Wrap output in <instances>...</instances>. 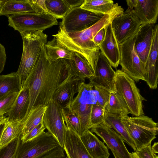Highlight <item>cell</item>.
Instances as JSON below:
<instances>
[{"label": "cell", "instance_id": "35", "mask_svg": "<svg viewBox=\"0 0 158 158\" xmlns=\"http://www.w3.org/2000/svg\"><path fill=\"white\" fill-rule=\"evenodd\" d=\"M19 92L11 93L0 98V115H4L11 110Z\"/></svg>", "mask_w": 158, "mask_h": 158}, {"label": "cell", "instance_id": "20", "mask_svg": "<svg viewBox=\"0 0 158 158\" xmlns=\"http://www.w3.org/2000/svg\"><path fill=\"white\" fill-rule=\"evenodd\" d=\"M63 148L68 158H93L87 152L80 136L67 126Z\"/></svg>", "mask_w": 158, "mask_h": 158}, {"label": "cell", "instance_id": "33", "mask_svg": "<svg viewBox=\"0 0 158 158\" xmlns=\"http://www.w3.org/2000/svg\"><path fill=\"white\" fill-rule=\"evenodd\" d=\"M61 109L64 119L67 127L72 129L80 137L81 125L78 116L67 108L62 107Z\"/></svg>", "mask_w": 158, "mask_h": 158}, {"label": "cell", "instance_id": "23", "mask_svg": "<svg viewBox=\"0 0 158 158\" xmlns=\"http://www.w3.org/2000/svg\"><path fill=\"white\" fill-rule=\"evenodd\" d=\"M91 12L103 15H111L116 12L124 11L118 3L111 0H84L79 6Z\"/></svg>", "mask_w": 158, "mask_h": 158}, {"label": "cell", "instance_id": "40", "mask_svg": "<svg viewBox=\"0 0 158 158\" xmlns=\"http://www.w3.org/2000/svg\"><path fill=\"white\" fill-rule=\"evenodd\" d=\"M29 1L36 13L49 14L46 6L45 0H29Z\"/></svg>", "mask_w": 158, "mask_h": 158}, {"label": "cell", "instance_id": "28", "mask_svg": "<svg viewBox=\"0 0 158 158\" xmlns=\"http://www.w3.org/2000/svg\"><path fill=\"white\" fill-rule=\"evenodd\" d=\"M47 106L39 105L33 107L29 113L22 131L21 139L23 138L32 130L43 122V118Z\"/></svg>", "mask_w": 158, "mask_h": 158}, {"label": "cell", "instance_id": "1", "mask_svg": "<svg viewBox=\"0 0 158 158\" xmlns=\"http://www.w3.org/2000/svg\"><path fill=\"white\" fill-rule=\"evenodd\" d=\"M69 66L68 60L64 59L50 62L44 45L42 47L40 56L22 87L27 88L29 93V105L24 122L33 107L47 106L57 87L66 77Z\"/></svg>", "mask_w": 158, "mask_h": 158}, {"label": "cell", "instance_id": "44", "mask_svg": "<svg viewBox=\"0 0 158 158\" xmlns=\"http://www.w3.org/2000/svg\"><path fill=\"white\" fill-rule=\"evenodd\" d=\"M84 1V0H64L70 10L73 8L80 6Z\"/></svg>", "mask_w": 158, "mask_h": 158}, {"label": "cell", "instance_id": "7", "mask_svg": "<svg viewBox=\"0 0 158 158\" xmlns=\"http://www.w3.org/2000/svg\"><path fill=\"white\" fill-rule=\"evenodd\" d=\"M8 25L19 32L24 31H44L58 22L52 15L35 12L19 13L7 16Z\"/></svg>", "mask_w": 158, "mask_h": 158}, {"label": "cell", "instance_id": "15", "mask_svg": "<svg viewBox=\"0 0 158 158\" xmlns=\"http://www.w3.org/2000/svg\"><path fill=\"white\" fill-rule=\"evenodd\" d=\"M128 8L140 21L141 25L155 24L158 15V0H127Z\"/></svg>", "mask_w": 158, "mask_h": 158}, {"label": "cell", "instance_id": "22", "mask_svg": "<svg viewBox=\"0 0 158 158\" xmlns=\"http://www.w3.org/2000/svg\"><path fill=\"white\" fill-rule=\"evenodd\" d=\"M29 103V89L27 87H23L19 91L11 109L8 113L7 120L24 122L27 112Z\"/></svg>", "mask_w": 158, "mask_h": 158}, {"label": "cell", "instance_id": "11", "mask_svg": "<svg viewBox=\"0 0 158 158\" xmlns=\"http://www.w3.org/2000/svg\"><path fill=\"white\" fill-rule=\"evenodd\" d=\"M61 109V106L52 99L47 105L43 117V123L59 145L63 148L66 125Z\"/></svg>", "mask_w": 158, "mask_h": 158}, {"label": "cell", "instance_id": "48", "mask_svg": "<svg viewBox=\"0 0 158 158\" xmlns=\"http://www.w3.org/2000/svg\"><path fill=\"white\" fill-rule=\"evenodd\" d=\"M131 158H139L135 152L130 153Z\"/></svg>", "mask_w": 158, "mask_h": 158}, {"label": "cell", "instance_id": "14", "mask_svg": "<svg viewBox=\"0 0 158 158\" xmlns=\"http://www.w3.org/2000/svg\"><path fill=\"white\" fill-rule=\"evenodd\" d=\"M90 131L99 136L108 148L115 152L119 158H131V153L121 136L104 121L99 124L94 126Z\"/></svg>", "mask_w": 158, "mask_h": 158}, {"label": "cell", "instance_id": "19", "mask_svg": "<svg viewBox=\"0 0 158 158\" xmlns=\"http://www.w3.org/2000/svg\"><path fill=\"white\" fill-rule=\"evenodd\" d=\"M99 47L100 51L107 59L111 66L116 68L119 64L120 51L110 23L106 27L104 39Z\"/></svg>", "mask_w": 158, "mask_h": 158}, {"label": "cell", "instance_id": "39", "mask_svg": "<svg viewBox=\"0 0 158 158\" xmlns=\"http://www.w3.org/2000/svg\"><path fill=\"white\" fill-rule=\"evenodd\" d=\"M39 158H68L63 148L60 146L48 152Z\"/></svg>", "mask_w": 158, "mask_h": 158}, {"label": "cell", "instance_id": "5", "mask_svg": "<svg viewBox=\"0 0 158 158\" xmlns=\"http://www.w3.org/2000/svg\"><path fill=\"white\" fill-rule=\"evenodd\" d=\"M77 93L72 101L63 108L68 109L78 117L81 125V136L93 127L91 113L93 105L97 103V99L94 87L85 82H80Z\"/></svg>", "mask_w": 158, "mask_h": 158}, {"label": "cell", "instance_id": "41", "mask_svg": "<svg viewBox=\"0 0 158 158\" xmlns=\"http://www.w3.org/2000/svg\"><path fill=\"white\" fill-rule=\"evenodd\" d=\"M135 152L139 158H158L156 154L152 151L151 144L143 147Z\"/></svg>", "mask_w": 158, "mask_h": 158}, {"label": "cell", "instance_id": "16", "mask_svg": "<svg viewBox=\"0 0 158 158\" xmlns=\"http://www.w3.org/2000/svg\"><path fill=\"white\" fill-rule=\"evenodd\" d=\"M81 81L79 78L72 72L69 66L66 77L57 87L52 99L64 108L72 101L75 94L77 93Z\"/></svg>", "mask_w": 158, "mask_h": 158}, {"label": "cell", "instance_id": "32", "mask_svg": "<svg viewBox=\"0 0 158 158\" xmlns=\"http://www.w3.org/2000/svg\"><path fill=\"white\" fill-rule=\"evenodd\" d=\"M48 13L56 19H63L70 10L64 0H45Z\"/></svg>", "mask_w": 158, "mask_h": 158}, {"label": "cell", "instance_id": "4", "mask_svg": "<svg viewBox=\"0 0 158 158\" xmlns=\"http://www.w3.org/2000/svg\"><path fill=\"white\" fill-rule=\"evenodd\" d=\"M121 122L134 143L136 151L151 144L158 134V123L148 116L122 117Z\"/></svg>", "mask_w": 158, "mask_h": 158}, {"label": "cell", "instance_id": "10", "mask_svg": "<svg viewBox=\"0 0 158 158\" xmlns=\"http://www.w3.org/2000/svg\"><path fill=\"white\" fill-rule=\"evenodd\" d=\"M104 15L80 7H75L69 10L62 19L59 27L67 33L81 31L95 24Z\"/></svg>", "mask_w": 158, "mask_h": 158}, {"label": "cell", "instance_id": "2", "mask_svg": "<svg viewBox=\"0 0 158 158\" xmlns=\"http://www.w3.org/2000/svg\"><path fill=\"white\" fill-rule=\"evenodd\" d=\"M124 11H119L111 15H105L95 24L81 31L67 33L59 27L58 33L52 36L56 38L59 44L71 52L77 53L85 58L94 71L100 52L99 46L93 41L94 37L100 30L111 23L114 17Z\"/></svg>", "mask_w": 158, "mask_h": 158}, {"label": "cell", "instance_id": "9", "mask_svg": "<svg viewBox=\"0 0 158 158\" xmlns=\"http://www.w3.org/2000/svg\"><path fill=\"white\" fill-rule=\"evenodd\" d=\"M60 146L48 131H44L37 137L18 146L15 158H39Z\"/></svg>", "mask_w": 158, "mask_h": 158}, {"label": "cell", "instance_id": "8", "mask_svg": "<svg viewBox=\"0 0 158 158\" xmlns=\"http://www.w3.org/2000/svg\"><path fill=\"white\" fill-rule=\"evenodd\" d=\"M136 34L119 45L121 70L135 81H145V65L141 61L135 48Z\"/></svg>", "mask_w": 158, "mask_h": 158}, {"label": "cell", "instance_id": "12", "mask_svg": "<svg viewBox=\"0 0 158 158\" xmlns=\"http://www.w3.org/2000/svg\"><path fill=\"white\" fill-rule=\"evenodd\" d=\"M111 25L119 45L136 34L141 24L129 8L114 17Z\"/></svg>", "mask_w": 158, "mask_h": 158}, {"label": "cell", "instance_id": "24", "mask_svg": "<svg viewBox=\"0 0 158 158\" xmlns=\"http://www.w3.org/2000/svg\"><path fill=\"white\" fill-rule=\"evenodd\" d=\"M72 72L83 82L89 79L93 75V70L89 62L84 57L72 52L70 58L68 60Z\"/></svg>", "mask_w": 158, "mask_h": 158}, {"label": "cell", "instance_id": "26", "mask_svg": "<svg viewBox=\"0 0 158 158\" xmlns=\"http://www.w3.org/2000/svg\"><path fill=\"white\" fill-rule=\"evenodd\" d=\"M122 116L104 112V121L111 128L119 134L124 142L131 146L135 152L136 151L135 145L129 135L121 122Z\"/></svg>", "mask_w": 158, "mask_h": 158}, {"label": "cell", "instance_id": "42", "mask_svg": "<svg viewBox=\"0 0 158 158\" xmlns=\"http://www.w3.org/2000/svg\"><path fill=\"white\" fill-rule=\"evenodd\" d=\"M6 59L5 48L0 43V74L4 69Z\"/></svg>", "mask_w": 158, "mask_h": 158}, {"label": "cell", "instance_id": "29", "mask_svg": "<svg viewBox=\"0 0 158 158\" xmlns=\"http://www.w3.org/2000/svg\"><path fill=\"white\" fill-rule=\"evenodd\" d=\"M44 46L47 58L51 62L61 59L69 60L70 58L72 52L59 44L55 37L47 42Z\"/></svg>", "mask_w": 158, "mask_h": 158}, {"label": "cell", "instance_id": "18", "mask_svg": "<svg viewBox=\"0 0 158 158\" xmlns=\"http://www.w3.org/2000/svg\"><path fill=\"white\" fill-rule=\"evenodd\" d=\"M155 24L141 25L135 42V51L139 58L145 64L151 47Z\"/></svg>", "mask_w": 158, "mask_h": 158}, {"label": "cell", "instance_id": "30", "mask_svg": "<svg viewBox=\"0 0 158 158\" xmlns=\"http://www.w3.org/2000/svg\"><path fill=\"white\" fill-rule=\"evenodd\" d=\"M104 109L105 112L118 114L122 117L130 114L124 100L115 91L110 92L108 101Z\"/></svg>", "mask_w": 158, "mask_h": 158}, {"label": "cell", "instance_id": "31", "mask_svg": "<svg viewBox=\"0 0 158 158\" xmlns=\"http://www.w3.org/2000/svg\"><path fill=\"white\" fill-rule=\"evenodd\" d=\"M24 122L22 121H10L5 123L0 140V148L11 142L21 135Z\"/></svg>", "mask_w": 158, "mask_h": 158}, {"label": "cell", "instance_id": "45", "mask_svg": "<svg viewBox=\"0 0 158 158\" xmlns=\"http://www.w3.org/2000/svg\"><path fill=\"white\" fill-rule=\"evenodd\" d=\"M152 151L153 153L157 154L158 153V142H155L151 147Z\"/></svg>", "mask_w": 158, "mask_h": 158}, {"label": "cell", "instance_id": "46", "mask_svg": "<svg viewBox=\"0 0 158 158\" xmlns=\"http://www.w3.org/2000/svg\"><path fill=\"white\" fill-rule=\"evenodd\" d=\"M7 120V117H6L4 115H0V125L6 123Z\"/></svg>", "mask_w": 158, "mask_h": 158}, {"label": "cell", "instance_id": "37", "mask_svg": "<svg viewBox=\"0 0 158 158\" xmlns=\"http://www.w3.org/2000/svg\"><path fill=\"white\" fill-rule=\"evenodd\" d=\"M94 87L97 94V103L104 108L108 101L110 92L99 87L95 86Z\"/></svg>", "mask_w": 158, "mask_h": 158}, {"label": "cell", "instance_id": "13", "mask_svg": "<svg viewBox=\"0 0 158 158\" xmlns=\"http://www.w3.org/2000/svg\"><path fill=\"white\" fill-rule=\"evenodd\" d=\"M115 71L110 62L100 52L94 70L93 75L89 79V83L94 87L104 89L110 92L115 91Z\"/></svg>", "mask_w": 158, "mask_h": 158}, {"label": "cell", "instance_id": "43", "mask_svg": "<svg viewBox=\"0 0 158 158\" xmlns=\"http://www.w3.org/2000/svg\"><path fill=\"white\" fill-rule=\"evenodd\" d=\"M106 27L100 30L94 37L93 39L94 42L98 46L104 39L106 33Z\"/></svg>", "mask_w": 158, "mask_h": 158}, {"label": "cell", "instance_id": "38", "mask_svg": "<svg viewBox=\"0 0 158 158\" xmlns=\"http://www.w3.org/2000/svg\"><path fill=\"white\" fill-rule=\"evenodd\" d=\"M45 129L43 122L32 130L23 138L21 139L20 141L23 143L30 140L40 135L44 131Z\"/></svg>", "mask_w": 158, "mask_h": 158}, {"label": "cell", "instance_id": "49", "mask_svg": "<svg viewBox=\"0 0 158 158\" xmlns=\"http://www.w3.org/2000/svg\"><path fill=\"white\" fill-rule=\"evenodd\" d=\"M111 152H112L115 158H119V157L115 152L113 151H111Z\"/></svg>", "mask_w": 158, "mask_h": 158}, {"label": "cell", "instance_id": "47", "mask_svg": "<svg viewBox=\"0 0 158 158\" xmlns=\"http://www.w3.org/2000/svg\"><path fill=\"white\" fill-rule=\"evenodd\" d=\"M5 123L0 125V140L2 131L3 130Z\"/></svg>", "mask_w": 158, "mask_h": 158}, {"label": "cell", "instance_id": "3", "mask_svg": "<svg viewBox=\"0 0 158 158\" xmlns=\"http://www.w3.org/2000/svg\"><path fill=\"white\" fill-rule=\"evenodd\" d=\"M19 33L23 42V51L16 72L22 88L40 56L42 47L47 42L48 35L42 30L24 31Z\"/></svg>", "mask_w": 158, "mask_h": 158}, {"label": "cell", "instance_id": "17", "mask_svg": "<svg viewBox=\"0 0 158 158\" xmlns=\"http://www.w3.org/2000/svg\"><path fill=\"white\" fill-rule=\"evenodd\" d=\"M158 25L155 24L152 43L145 64V81L149 88H157L158 77Z\"/></svg>", "mask_w": 158, "mask_h": 158}, {"label": "cell", "instance_id": "36", "mask_svg": "<svg viewBox=\"0 0 158 158\" xmlns=\"http://www.w3.org/2000/svg\"><path fill=\"white\" fill-rule=\"evenodd\" d=\"M104 108L97 103L93 105L90 116L93 126L99 124L104 121Z\"/></svg>", "mask_w": 158, "mask_h": 158}, {"label": "cell", "instance_id": "6", "mask_svg": "<svg viewBox=\"0 0 158 158\" xmlns=\"http://www.w3.org/2000/svg\"><path fill=\"white\" fill-rule=\"evenodd\" d=\"M115 91L123 99L130 113L135 116L144 115L143 102L146 99L140 94L135 81L121 70L115 71Z\"/></svg>", "mask_w": 158, "mask_h": 158}, {"label": "cell", "instance_id": "34", "mask_svg": "<svg viewBox=\"0 0 158 158\" xmlns=\"http://www.w3.org/2000/svg\"><path fill=\"white\" fill-rule=\"evenodd\" d=\"M21 135L6 145L0 148V158H15Z\"/></svg>", "mask_w": 158, "mask_h": 158}, {"label": "cell", "instance_id": "25", "mask_svg": "<svg viewBox=\"0 0 158 158\" xmlns=\"http://www.w3.org/2000/svg\"><path fill=\"white\" fill-rule=\"evenodd\" d=\"M35 12L29 0H0V16Z\"/></svg>", "mask_w": 158, "mask_h": 158}, {"label": "cell", "instance_id": "27", "mask_svg": "<svg viewBox=\"0 0 158 158\" xmlns=\"http://www.w3.org/2000/svg\"><path fill=\"white\" fill-rule=\"evenodd\" d=\"M21 89L19 78L16 72L0 75V98Z\"/></svg>", "mask_w": 158, "mask_h": 158}, {"label": "cell", "instance_id": "21", "mask_svg": "<svg viewBox=\"0 0 158 158\" xmlns=\"http://www.w3.org/2000/svg\"><path fill=\"white\" fill-rule=\"evenodd\" d=\"M80 137L87 152L93 158H109L110 154L107 147L90 130Z\"/></svg>", "mask_w": 158, "mask_h": 158}]
</instances>
